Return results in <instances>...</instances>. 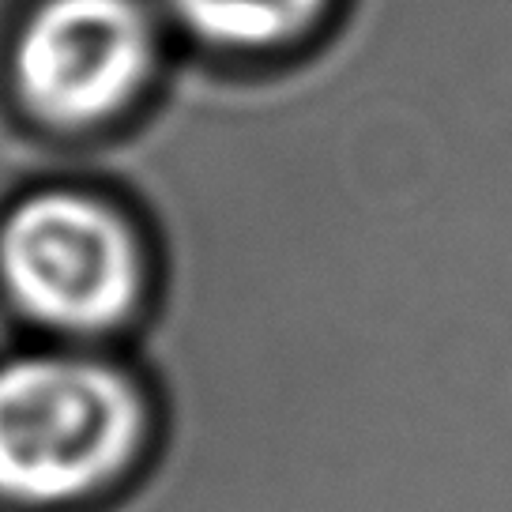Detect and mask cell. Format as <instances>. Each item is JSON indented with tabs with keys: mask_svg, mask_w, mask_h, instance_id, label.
Masks as SVG:
<instances>
[{
	"mask_svg": "<svg viewBox=\"0 0 512 512\" xmlns=\"http://www.w3.org/2000/svg\"><path fill=\"white\" fill-rule=\"evenodd\" d=\"M185 38L215 57H283L332 19L336 0H162Z\"/></svg>",
	"mask_w": 512,
	"mask_h": 512,
	"instance_id": "277c9868",
	"label": "cell"
},
{
	"mask_svg": "<svg viewBox=\"0 0 512 512\" xmlns=\"http://www.w3.org/2000/svg\"><path fill=\"white\" fill-rule=\"evenodd\" d=\"M151 437V392L121 362L87 351H31L0 362V505H87L144 464Z\"/></svg>",
	"mask_w": 512,
	"mask_h": 512,
	"instance_id": "6da1fadb",
	"label": "cell"
},
{
	"mask_svg": "<svg viewBox=\"0 0 512 512\" xmlns=\"http://www.w3.org/2000/svg\"><path fill=\"white\" fill-rule=\"evenodd\" d=\"M166 27L151 0H34L8 76L23 113L57 132H87L132 113L159 80Z\"/></svg>",
	"mask_w": 512,
	"mask_h": 512,
	"instance_id": "3957f363",
	"label": "cell"
},
{
	"mask_svg": "<svg viewBox=\"0 0 512 512\" xmlns=\"http://www.w3.org/2000/svg\"><path fill=\"white\" fill-rule=\"evenodd\" d=\"M151 245L110 196L34 189L0 215V294L34 328L102 339L136 324L151 298Z\"/></svg>",
	"mask_w": 512,
	"mask_h": 512,
	"instance_id": "7a4b0ae2",
	"label": "cell"
}]
</instances>
